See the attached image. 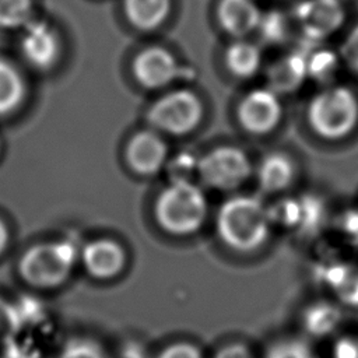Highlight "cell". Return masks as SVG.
Here are the masks:
<instances>
[{
  "instance_id": "cell-1",
  "label": "cell",
  "mask_w": 358,
  "mask_h": 358,
  "mask_svg": "<svg viewBox=\"0 0 358 358\" xmlns=\"http://www.w3.org/2000/svg\"><path fill=\"white\" fill-rule=\"evenodd\" d=\"M270 225L268 208L252 196H236L225 201L217 220L222 241L239 252L260 248L268 236Z\"/></svg>"
},
{
  "instance_id": "cell-2",
  "label": "cell",
  "mask_w": 358,
  "mask_h": 358,
  "mask_svg": "<svg viewBox=\"0 0 358 358\" xmlns=\"http://www.w3.org/2000/svg\"><path fill=\"white\" fill-rule=\"evenodd\" d=\"M306 117L320 138H345L358 124V98L348 87H326L310 99Z\"/></svg>"
},
{
  "instance_id": "cell-3",
  "label": "cell",
  "mask_w": 358,
  "mask_h": 358,
  "mask_svg": "<svg viewBox=\"0 0 358 358\" xmlns=\"http://www.w3.org/2000/svg\"><path fill=\"white\" fill-rule=\"evenodd\" d=\"M207 214L201 189L192 182H172L158 197L155 215L161 227L176 235L197 231Z\"/></svg>"
},
{
  "instance_id": "cell-4",
  "label": "cell",
  "mask_w": 358,
  "mask_h": 358,
  "mask_svg": "<svg viewBox=\"0 0 358 358\" xmlns=\"http://www.w3.org/2000/svg\"><path fill=\"white\" fill-rule=\"evenodd\" d=\"M76 259V248L70 242L39 243L24 253L20 273L32 287L55 288L69 278Z\"/></svg>"
},
{
  "instance_id": "cell-5",
  "label": "cell",
  "mask_w": 358,
  "mask_h": 358,
  "mask_svg": "<svg viewBox=\"0 0 358 358\" xmlns=\"http://www.w3.org/2000/svg\"><path fill=\"white\" fill-rule=\"evenodd\" d=\"M203 113L199 98L189 91H175L158 99L150 113V122L172 134H183L197 126Z\"/></svg>"
},
{
  "instance_id": "cell-6",
  "label": "cell",
  "mask_w": 358,
  "mask_h": 358,
  "mask_svg": "<svg viewBox=\"0 0 358 358\" xmlns=\"http://www.w3.org/2000/svg\"><path fill=\"white\" fill-rule=\"evenodd\" d=\"M199 175L211 187L229 190L250 175V161L235 147H220L199 159Z\"/></svg>"
},
{
  "instance_id": "cell-7",
  "label": "cell",
  "mask_w": 358,
  "mask_h": 358,
  "mask_svg": "<svg viewBox=\"0 0 358 358\" xmlns=\"http://www.w3.org/2000/svg\"><path fill=\"white\" fill-rule=\"evenodd\" d=\"M295 18L306 39L323 41L340 29L345 11L340 0H302Z\"/></svg>"
},
{
  "instance_id": "cell-8",
  "label": "cell",
  "mask_w": 358,
  "mask_h": 358,
  "mask_svg": "<svg viewBox=\"0 0 358 358\" xmlns=\"http://www.w3.org/2000/svg\"><path fill=\"white\" fill-rule=\"evenodd\" d=\"M282 115L278 94L271 88H257L249 92L239 106V120L252 133L263 134L273 130Z\"/></svg>"
},
{
  "instance_id": "cell-9",
  "label": "cell",
  "mask_w": 358,
  "mask_h": 358,
  "mask_svg": "<svg viewBox=\"0 0 358 358\" xmlns=\"http://www.w3.org/2000/svg\"><path fill=\"white\" fill-rule=\"evenodd\" d=\"M137 80L148 88H159L169 84L179 73L175 57L162 48L143 50L133 63Z\"/></svg>"
},
{
  "instance_id": "cell-10",
  "label": "cell",
  "mask_w": 358,
  "mask_h": 358,
  "mask_svg": "<svg viewBox=\"0 0 358 358\" xmlns=\"http://www.w3.org/2000/svg\"><path fill=\"white\" fill-rule=\"evenodd\" d=\"M25 59L38 69H49L59 56V41L55 31L45 22H27L21 39Z\"/></svg>"
},
{
  "instance_id": "cell-11",
  "label": "cell",
  "mask_w": 358,
  "mask_h": 358,
  "mask_svg": "<svg viewBox=\"0 0 358 358\" xmlns=\"http://www.w3.org/2000/svg\"><path fill=\"white\" fill-rule=\"evenodd\" d=\"M126 157L131 169L143 175H152L165 164L166 145L155 133L141 131L130 140Z\"/></svg>"
},
{
  "instance_id": "cell-12",
  "label": "cell",
  "mask_w": 358,
  "mask_h": 358,
  "mask_svg": "<svg viewBox=\"0 0 358 358\" xmlns=\"http://www.w3.org/2000/svg\"><path fill=\"white\" fill-rule=\"evenodd\" d=\"M83 260L87 271L95 278H112L124 267L126 255L122 246L109 239H99L88 243L83 250Z\"/></svg>"
},
{
  "instance_id": "cell-13",
  "label": "cell",
  "mask_w": 358,
  "mask_h": 358,
  "mask_svg": "<svg viewBox=\"0 0 358 358\" xmlns=\"http://www.w3.org/2000/svg\"><path fill=\"white\" fill-rule=\"evenodd\" d=\"M218 20L234 36H243L259 27L262 13L255 0H220Z\"/></svg>"
},
{
  "instance_id": "cell-14",
  "label": "cell",
  "mask_w": 358,
  "mask_h": 358,
  "mask_svg": "<svg viewBox=\"0 0 358 358\" xmlns=\"http://www.w3.org/2000/svg\"><path fill=\"white\" fill-rule=\"evenodd\" d=\"M306 78V53L303 52L285 55L268 69V88L277 94L295 91Z\"/></svg>"
},
{
  "instance_id": "cell-15",
  "label": "cell",
  "mask_w": 358,
  "mask_h": 358,
  "mask_svg": "<svg viewBox=\"0 0 358 358\" xmlns=\"http://www.w3.org/2000/svg\"><path fill=\"white\" fill-rule=\"evenodd\" d=\"M295 176V165L282 152H271L262 159L257 169L259 185L264 192L274 193L287 189Z\"/></svg>"
},
{
  "instance_id": "cell-16",
  "label": "cell",
  "mask_w": 358,
  "mask_h": 358,
  "mask_svg": "<svg viewBox=\"0 0 358 358\" xmlns=\"http://www.w3.org/2000/svg\"><path fill=\"white\" fill-rule=\"evenodd\" d=\"M171 10V0H124L130 22L140 29H154L164 22Z\"/></svg>"
},
{
  "instance_id": "cell-17",
  "label": "cell",
  "mask_w": 358,
  "mask_h": 358,
  "mask_svg": "<svg viewBox=\"0 0 358 358\" xmlns=\"http://www.w3.org/2000/svg\"><path fill=\"white\" fill-rule=\"evenodd\" d=\"M322 278L347 305L358 308V270L344 263L326 267Z\"/></svg>"
},
{
  "instance_id": "cell-18",
  "label": "cell",
  "mask_w": 358,
  "mask_h": 358,
  "mask_svg": "<svg viewBox=\"0 0 358 358\" xmlns=\"http://www.w3.org/2000/svg\"><path fill=\"white\" fill-rule=\"evenodd\" d=\"M343 313L334 303L320 301L306 308L303 313V326L315 337H324L333 333L341 323Z\"/></svg>"
},
{
  "instance_id": "cell-19",
  "label": "cell",
  "mask_w": 358,
  "mask_h": 358,
  "mask_svg": "<svg viewBox=\"0 0 358 358\" xmlns=\"http://www.w3.org/2000/svg\"><path fill=\"white\" fill-rule=\"evenodd\" d=\"M25 95V85L18 70L0 59V115H7L18 108Z\"/></svg>"
},
{
  "instance_id": "cell-20",
  "label": "cell",
  "mask_w": 358,
  "mask_h": 358,
  "mask_svg": "<svg viewBox=\"0 0 358 358\" xmlns=\"http://www.w3.org/2000/svg\"><path fill=\"white\" fill-rule=\"evenodd\" d=\"M227 64L235 76L250 77L262 64V52L252 42H235L227 50Z\"/></svg>"
},
{
  "instance_id": "cell-21",
  "label": "cell",
  "mask_w": 358,
  "mask_h": 358,
  "mask_svg": "<svg viewBox=\"0 0 358 358\" xmlns=\"http://www.w3.org/2000/svg\"><path fill=\"white\" fill-rule=\"evenodd\" d=\"M340 57L329 49H317L306 53L308 77L326 83L331 80L338 69Z\"/></svg>"
},
{
  "instance_id": "cell-22",
  "label": "cell",
  "mask_w": 358,
  "mask_h": 358,
  "mask_svg": "<svg viewBox=\"0 0 358 358\" xmlns=\"http://www.w3.org/2000/svg\"><path fill=\"white\" fill-rule=\"evenodd\" d=\"M32 0H0V28H17L29 21Z\"/></svg>"
},
{
  "instance_id": "cell-23",
  "label": "cell",
  "mask_w": 358,
  "mask_h": 358,
  "mask_svg": "<svg viewBox=\"0 0 358 358\" xmlns=\"http://www.w3.org/2000/svg\"><path fill=\"white\" fill-rule=\"evenodd\" d=\"M268 217L271 222H275L288 228H298L301 222V200L284 199L268 208Z\"/></svg>"
},
{
  "instance_id": "cell-24",
  "label": "cell",
  "mask_w": 358,
  "mask_h": 358,
  "mask_svg": "<svg viewBox=\"0 0 358 358\" xmlns=\"http://www.w3.org/2000/svg\"><path fill=\"white\" fill-rule=\"evenodd\" d=\"M21 326V315L15 305L0 296V343H11Z\"/></svg>"
},
{
  "instance_id": "cell-25",
  "label": "cell",
  "mask_w": 358,
  "mask_h": 358,
  "mask_svg": "<svg viewBox=\"0 0 358 358\" xmlns=\"http://www.w3.org/2000/svg\"><path fill=\"white\" fill-rule=\"evenodd\" d=\"M262 31V36L267 42H281L287 38L288 34V22L284 14L278 11H271L268 14H262L259 27Z\"/></svg>"
},
{
  "instance_id": "cell-26",
  "label": "cell",
  "mask_w": 358,
  "mask_h": 358,
  "mask_svg": "<svg viewBox=\"0 0 358 358\" xmlns=\"http://www.w3.org/2000/svg\"><path fill=\"white\" fill-rule=\"evenodd\" d=\"M266 358H313L308 344L301 340H282L270 347Z\"/></svg>"
},
{
  "instance_id": "cell-27",
  "label": "cell",
  "mask_w": 358,
  "mask_h": 358,
  "mask_svg": "<svg viewBox=\"0 0 358 358\" xmlns=\"http://www.w3.org/2000/svg\"><path fill=\"white\" fill-rule=\"evenodd\" d=\"M194 172H199V159L189 152L179 154L169 164V176L172 182H190V176Z\"/></svg>"
},
{
  "instance_id": "cell-28",
  "label": "cell",
  "mask_w": 358,
  "mask_h": 358,
  "mask_svg": "<svg viewBox=\"0 0 358 358\" xmlns=\"http://www.w3.org/2000/svg\"><path fill=\"white\" fill-rule=\"evenodd\" d=\"M59 358H106L98 344L90 340H73L62 351Z\"/></svg>"
},
{
  "instance_id": "cell-29",
  "label": "cell",
  "mask_w": 358,
  "mask_h": 358,
  "mask_svg": "<svg viewBox=\"0 0 358 358\" xmlns=\"http://www.w3.org/2000/svg\"><path fill=\"white\" fill-rule=\"evenodd\" d=\"M340 57L348 69L358 73V24L344 38L340 48Z\"/></svg>"
},
{
  "instance_id": "cell-30",
  "label": "cell",
  "mask_w": 358,
  "mask_h": 358,
  "mask_svg": "<svg viewBox=\"0 0 358 358\" xmlns=\"http://www.w3.org/2000/svg\"><path fill=\"white\" fill-rule=\"evenodd\" d=\"M155 358H203V352L189 341H178L166 345Z\"/></svg>"
},
{
  "instance_id": "cell-31",
  "label": "cell",
  "mask_w": 358,
  "mask_h": 358,
  "mask_svg": "<svg viewBox=\"0 0 358 358\" xmlns=\"http://www.w3.org/2000/svg\"><path fill=\"white\" fill-rule=\"evenodd\" d=\"M333 358H358V336H344L333 347Z\"/></svg>"
},
{
  "instance_id": "cell-32",
  "label": "cell",
  "mask_w": 358,
  "mask_h": 358,
  "mask_svg": "<svg viewBox=\"0 0 358 358\" xmlns=\"http://www.w3.org/2000/svg\"><path fill=\"white\" fill-rule=\"evenodd\" d=\"M213 358H255L250 348L243 343H229L221 347Z\"/></svg>"
},
{
  "instance_id": "cell-33",
  "label": "cell",
  "mask_w": 358,
  "mask_h": 358,
  "mask_svg": "<svg viewBox=\"0 0 358 358\" xmlns=\"http://www.w3.org/2000/svg\"><path fill=\"white\" fill-rule=\"evenodd\" d=\"M343 231L358 245V210L348 211L343 218Z\"/></svg>"
},
{
  "instance_id": "cell-34",
  "label": "cell",
  "mask_w": 358,
  "mask_h": 358,
  "mask_svg": "<svg viewBox=\"0 0 358 358\" xmlns=\"http://www.w3.org/2000/svg\"><path fill=\"white\" fill-rule=\"evenodd\" d=\"M7 239H8V232H7V227L4 225V222L0 220V255L4 250L6 245H7Z\"/></svg>"
},
{
  "instance_id": "cell-35",
  "label": "cell",
  "mask_w": 358,
  "mask_h": 358,
  "mask_svg": "<svg viewBox=\"0 0 358 358\" xmlns=\"http://www.w3.org/2000/svg\"><path fill=\"white\" fill-rule=\"evenodd\" d=\"M6 358H36V357L34 354H28V352L20 350V348H14L7 352Z\"/></svg>"
}]
</instances>
